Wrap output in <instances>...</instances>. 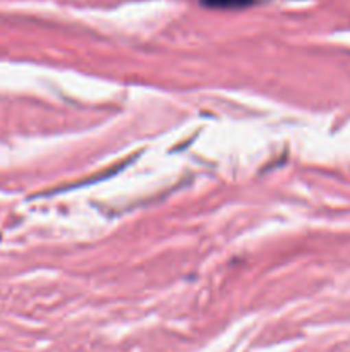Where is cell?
<instances>
[{
  "label": "cell",
  "mask_w": 350,
  "mask_h": 352,
  "mask_svg": "<svg viewBox=\"0 0 350 352\" xmlns=\"http://www.w3.org/2000/svg\"><path fill=\"white\" fill-rule=\"evenodd\" d=\"M256 0H201V3L209 9H244V7H249Z\"/></svg>",
  "instance_id": "1"
}]
</instances>
